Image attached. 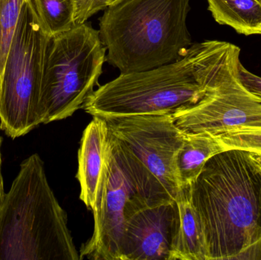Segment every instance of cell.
I'll use <instances>...</instances> for the list:
<instances>
[{"instance_id":"obj_6","label":"cell","mask_w":261,"mask_h":260,"mask_svg":"<svg viewBox=\"0 0 261 260\" xmlns=\"http://www.w3.org/2000/svg\"><path fill=\"white\" fill-rule=\"evenodd\" d=\"M51 39L32 0H27L11 46L0 98V128L11 138L42 124L41 101Z\"/></svg>"},{"instance_id":"obj_17","label":"cell","mask_w":261,"mask_h":260,"mask_svg":"<svg viewBox=\"0 0 261 260\" xmlns=\"http://www.w3.org/2000/svg\"><path fill=\"white\" fill-rule=\"evenodd\" d=\"M227 150H241L261 157V126H243L217 134Z\"/></svg>"},{"instance_id":"obj_3","label":"cell","mask_w":261,"mask_h":260,"mask_svg":"<svg viewBox=\"0 0 261 260\" xmlns=\"http://www.w3.org/2000/svg\"><path fill=\"white\" fill-rule=\"evenodd\" d=\"M67 213L49 185L38 154L19 172L0 203V260H79Z\"/></svg>"},{"instance_id":"obj_12","label":"cell","mask_w":261,"mask_h":260,"mask_svg":"<svg viewBox=\"0 0 261 260\" xmlns=\"http://www.w3.org/2000/svg\"><path fill=\"white\" fill-rule=\"evenodd\" d=\"M175 201L177 216L169 260H208L205 235L192 203L190 185L182 187Z\"/></svg>"},{"instance_id":"obj_11","label":"cell","mask_w":261,"mask_h":260,"mask_svg":"<svg viewBox=\"0 0 261 260\" xmlns=\"http://www.w3.org/2000/svg\"><path fill=\"white\" fill-rule=\"evenodd\" d=\"M111 146V134L107 122L102 118L93 116L83 133L76 177L81 186L80 198L91 211L96 204Z\"/></svg>"},{"instance_id":"obj_4","label":"cell","mask_w":261,"mask_h":260,"mask_svg":"<svg viewBox=\"0 0 261 260\" xmlns=\"http://www.w3.org/2000/svg\"><path fill=\"white\" fill-rule=\"evenodd\" d=\"M190 0H119L106 8L99 36L107 62L122 74L145 71L184 56L192 43Z\"/></svg>"},{"instance_id":"obj_8","label":"cell","mask_w":261,"mask_h":260,"mask_svg":"<svg viewBox=\"0 0 261 260\" xmlns=\"http://www.w3.org/2000/svg\"><path fill=\"white\" fill-rule=\"evenodd\" d=\"M111 143L92 211L94 230L91 238L81 247L80 259L121 260L127 211L134 198H141L119 160L112 137Z\"/></svg>"},{"instance_id":"obj_21","label":"cell","mask_w":261,"mask_h":260,"mask_svg":"<svg viewBox=\"0 0 261 260\" xmlns=\"http://www.w3.org/2000/svg\"><path fill=\"white\" fill-rule=\"evenodd\" d=\"M88 1V0H76V6H77V9H76V13H77L78 10L81 9L84 5L86 4V3Z\"/></svg>"},{"instance_id":"obj_2","label":"cell","mask_w":261,"mask_h":260,"mask_svg":"<svg viewBox=\"0 0 261 260\" xmlns=\"http://www.w3.org/2000/svg\"><path fill=\"white\" fill-rule=\"evenodd\" d=\"M208 260H261V174L255 154L213 156L190 185Z\"/></svg>"},{"instance_id":"obj_20","label":"cell","mask_w":261,"mask_h":260,"mask_svg":"<svg viewBox=\"0 0 261 260\" xmlns=\"http://www.w3.org/2000/svg\"><path fill=\"white\" fill-rule=\"evenodd\" d=\"M2 137H0V203L3 201V198L5 196L4 192V186H3V177H2L1 172V164H2V159H1V145H2Z\"/></svg>"},{"instance_id":"obj_9","label":"cell","mask_w":261,"mask_h":260,"mask_svg":"<svg viewBox=\"0 0 261 260\" xmlns=\"http://www.w3.org/2000/svg\"><path fill=\"white\" fill-rule=\"evenodd\" d=\"M238 69L199 103L172 114L176 125L185 132L215 135L239 127L261 126V99L242 85Z\"/></svg>"},{"instance_id":"obj_19","label":"cell","mask_w":261,"mask_h":260,"mask_svg":"<svg viewBox=\"0 0 261 260\" xmlns=\"http://www.w3.org/2000/svg\"><path fill=\"white\" fill-rule=\"evenodd\" d=\"M242 85L253 94L261 99V77L248 71L242 63L239 64L237 73Z\"/></svg>"},{"instance_id":"obj_16","label":"cell","mask_w":261,"mask_h":260,"mask_svg":"<svg viewBox=\"0 0 261 260\" xmlns=\"http://www.w3.org/2000/svg\"><path fill=\"white\" fill-rule=\"evenodd\" d=\"M27 0H0V98L5 70L21 9Z\"/></svg>"},{"instance_id":"obj_10","label":"cell","mask_w":261,"mask_h":260,"mask_svg":"<svg viewBox=\"0 0 261 260\" xmlns=\"http://www.w3.org/2000/svg\"><path fill=\"white\" fill-rule=\"evenodd\" d=\"M176 216L175 200L148 206L134 198L127 211L121 260H169Z\"/></svg>"},{"instance_id":"obj_14","label":"cell","mask_w":261,"mask_h":260,"mask_svg":"<svg viewBox=\"0 0 261 260\" xmlns=\"http://www.w3.org/2000/svg\"><path fill=\"white\" fill-rule=\"evenodd\" d=\"M208 10L219 24L241 35H261V4L257 0H207Z\"/></svg>"},{"instance_id":"obj_1","label":"cell","mask_w":261,"mask_h":260,"mask_svg":"<svg viewBox=\"0 0 261 260\" xmlns=\"http://www.w3.org/2000/svg\"><path fill=\"white\" fill-rule=\"evenodd\" d=\"M240 53L227 41L195 43L170 64L121 73L95 90L83 108L93 117L174 114L199 103L237 70Z\"/></svg>"},{"instance_id":"obj_13","label":"cell","mask_w":261,"mask_h":260,"mask_svg":"<svg viewBox=\"0 0 261 260\" xmlns=\"http://www.w3.org/2000/svg\"><path fill=\"white\" fill-rule=\"evenodd\" d=\"M225 151L217 136L207 131L185 132L176 156V168L181 187L191 184L211 157Z\"/></svg>"},{"instance_id":"obj_5","label":"cell","mask_w":261,"mask_h":260,"mask_svg":"<svg viewBox=\"0 0 261 260\" xmlns=\"http://www.w3.org/2000/svg\"><path fill=\"white\" fill-rule=\"evenodd\" d=\"M102 118V117H100ZM119 160L148 206L174 201L181 187L176 156L185 131L172 114L104 117Z\"/></svg>"},{"instance_id":"obj_18","label":"cell","mask_w":261,"mask_h":260,"mask_svg":"<svg viewBox=\"0 0 261 260\" xmlns=\"http://www.w3.org/2000/svg\"><path fill=\"white\" fill-rule=\"evenodd\" d=\"M117 1L119 0H88L76 13V24H84L90 16Z\"/></svg>"},{"instance_id":"obj_7","label":"cell","mask_w":261,"mask_h":260,"mask_svg":"<svg viewBox=\"0 0 261 260\" xmlns=\"http://www.w3.org/2000/svg\"><path fill=\"white\" fill-rule=\"evenodd\" d=\"M107 49L99 31L84 23L53 37L41 101L42 124L73 115L94 92Z\"/></svg>"},{"instance_id":"obj_15","label":"cell","mask_w":261,"mask_h":260,"mask_svg":"<svg viewBox=\"0 0 261 260\" xmlns=\"http://www.w3.org/2000/svg\"><path fill=\"white\" fill-rule=\"evenodd\" d=\"M40 21L52 38L77 26L76 0H32Z\"/></svg>"},{"instance_id":"obj_22","label":"cell","mask_w":261,"mask_h":260,"mask_svg":"<svg viewBox=\"0 0 261 260\" xmlns=\"http://www.w3.org/2000/svg\"><path fill=\"white\" fill-rule=\"evenodd\" d=\"M256 162H257V167L260 170L261 174V157L260 156L255 155Z\"/></svg>"},{"instance_id":"obj_23","label":"cell","mask_w":261,"mask_h":260,"mask_svg":"<svg viewBox=\"0 0 261 260\" xmlns=\"http://www.w3.org/2000/svg\"><path fill=\"white\" fill-rule=\"evenodd\" d=\"M257 2H259V3H260V4H261V0H257Z\"/></svg>"}]
</instances>
